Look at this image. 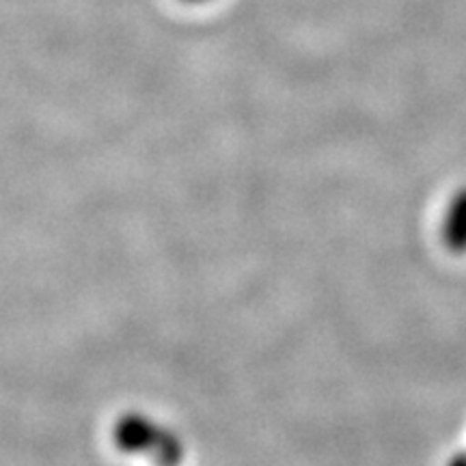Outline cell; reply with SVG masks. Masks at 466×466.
<instances>
[{
  "mask_svg": "<svg viewBox=\"0 0 466 466\" xmlns=\"http://www.w3.org/2000/svg\"><path fill=\"white\" fill-rule=\"evenodd\" d=\"M116 450L126 453H149L158 462H179L184 458V441L175 430L167 428L145 412H124L113 423Z\"/></svg>",
  "mask_w": 466,
  "mask_h": 466,
  "instance_id": "1",
  "label": "cell"
},
{
  "mask_svg": "<svg viewBox=\"0 0 466 466\" xmlns=\"http://www.w3.org/2000/svg\"><path fill=\"white\" fill-rule=\"evenodd\" d=\"M441 240L453 255L466 253V186L447 203L441 218Z\"/></svg>",
  "mask_w": 466,
  "mask_h": 466,
  "instance_id": "2",
  "label": "cell"
},
{
  "mask_svg": "<svg viewBox=\"0 0 466 466\" xmlns=\"http://www.w3.org/2000/svg\"><path fill=\"white\" fill-rule=\"evenodd\" d=\"M182 3H188V5H203V3H209V0H182Z\"/></svg>",
  "mask_w": 466,
  "mask_h": 466,
  "instance_id": "3",
  "label": "cell"
}]
</instances>
